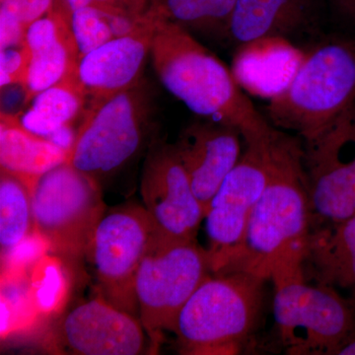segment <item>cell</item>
Here are the masks:
<instances>
[{"mask_svg": "<svg viewBox=\"0 0 355 355\" xmlns=\"http://www.w3.org/2000/svg\"><path fill=\"white\" fill-rule=\"evenodd\" d=\"M140 195L159 236L169 241H196L205 212L174 144L153 140L144 159Z\"/></svg>", "mask_w": 355, "mask_h": 355, "instance_id": "cell-12", "label": "cell"}, {"mask_svg": "<svg viewBox=\"0 0 355 355\" xmlns=\"http://www.w3.org/2000/svg\"><path fill=\"white\" fill-rule=\"evenodd\" d=\"M338 355H355V336L343 345Z\"/></svg>", "mask_w": 355, "mask_h": 355, "instance_id": "cell-29", "label": "cell"}, {"mask_svg": "<svg viewBox=\"0 0 355 355\" xmlns=\"http://www.w3.org/2000/svg\"><path fill=\"white\" fill-rule=\"evenodd\" d=\"M146 336L139 318L101 296L69 311L55 330L62 350L78 355L140 354L146 349Z\"/></svg>", "mask_w": 355, "mask_h": 355, "instance_id": "cell-13", "label": "cell"}, {"mask_svg": "<svg viewBox=\"0 0 355 355\" xmlns=\"http://www.w3.org/2000/svg\"><path fill=\"white\" fill-rule=\"evenodd\" d=\"M302 58L286 39L261 40L242 46L232 72L240 85L272 99L288 85Z\"/></svg>", "mask_w": 355, "mask_h": 355, "instance_id": "cell-20", "label": "cell"}, {"mask_svg": "<svg viewBox=\"0 0 355 355\" xmlns=\"http://www.w3.org/2000/svg\"><path fill=\"white\" fill-rule=\"evenodd\" d=\"M212 275L209 254L197 240L174 242L154 230L135 280L139 320L156 352L174 331L182 308Z\"/></svg>", "mask_w": 355, "mask_h": 355, "instance_id": "cell-6", "label": "cell"}, {"mask_svg": "<svg viewBox=\"0 0 355 355\" xmlns=\"http://www.w3.org/2000/svg\"><path fill=\"white\" fill-rule=\"evenodd\" d=\"M355 102V43L333 40L303 53L288 85L270 99L275 128L316 137Z\"/></svg>", "mask_w": 355, "mask_h": 355, "instance_id": "cell-4", "label": "cell"}, {"mask_svg": "<svg viewBox=\"0 0 355 355\" xmlns=\"http://www.w3.org/2000/svg\"><path fill=\"white\" fill-rule=\"evenodd\" d=\"M237 0H148V11L191 33L225 36Z\"/></svg>", "mask_w": 355, "mask_h": 355, "instance_id": "cell-22", "label": "cell"}, {"mask_svg": "<svg viewBox=\"0 0 355 355\" xmlns=\"http://www.w3.org/2000/svg\"><path fill=\"white\" fill-rule=\"evenodd\" d=\"M30 189L35 233L55 253L84 258L108 209L99 184L65 162L44 173Z\"/></svg>", "mask_w": 355, "mask_h": 355, "instance_id": "cell-8", "label": "cell"}, {"mask_svg": "<svg viewBox=\"0 0 355 355\" xmlns=\"http://www.w3.org/2000/svg\"><path fill=\"white\" fill-rule=\"evenodd\" d=\"M28 60H29V55L25 44L24 46H17V48L0 51L1 88L11 84L22 85L26 69H27Z\"/></svg>", "mask_w": 355, "mask_h": 355, "instance_id": "cell-24", "label": "cell"}, {"mask_svg": "<svg viewBox=\"0 0 355 355\" xmlns=\"http://www.w3.org/2000/svg\"><path fill=\"white\" fill-rule=\"evenodd\" d=\"M241 130L207 120L195 121L182 130L175 150L205 214L212 198L241 158Z\"/></svg>", "mask_w": 355, "mask_h": 355, "instance_id": "cell-14", "label": "cell"}, {"mask_svg": "<svg viewBox=\"0 0 355 355\" xmlns=\"http://www.w3.org/2000/svg\"><path fill=\"white\" fill-rule=\"evenodd\" d=\"M69 149L31 132L16 114H0V168L32 184L69 158Z\"/></svg>", "mask_w": 355, "mask_h": 355, "instance_id": "cell-19", "label": "cell"}, {"mask_svg": "<svg viewBox=\"0 0 355 355\" xmlns=\"http://www.w3.org/2000/svg\"><path fill=\"white\" fill-rule=\"evenodd\" d=\"M303 142L312 226L355 216V102Z\"/></svg>", "mask_w": 355, "mask_h": 355, "instance_id": "cell-10", "label": "cell"}, {"mask_svg": "<svg viewBox=\"0 0 355 355\" xmlns=\"http://www.w3.org/2000/svg\"><path fill=\"white\" fill-rule=\"evenodd\" d=\"M153 100L146 81L90 101L73 137L67 162L104 191L110 182L148 149Z\"/></svg>", "mask_w": 355, "mask_h": 355, "instance_id": "cell-3", "label": "cell"}, {"mask_svg": "<svg viewBox=\"0 0 355 355\" xmlns=\"http://www.w3.org/2000/svg\"><path fill=\"white\" fill-rule=\"evenodd\" d=\"M55 6V0H0V9L10 13L25 27L46 15Z\"/></svg>", "mask_w": 355, "mask_h": 355, "instance_id": "cell-25", "label": "cell"}, {"mask_svg": "<svg viewBox=\"0 0 355 355\" xmlns=\"http://www.w3.org/2000/svg\"><path fill=\"white\" fill-rule=\"evenodd\" d=\"M312 22V0H237L225 36L240 46L261 40H286Z\"/></svg>", "mask_w": 355, "mask_h": 355, "instance_id": "cell-18", "label": "cell"}, {"mask_svg": "<svg viewBox=\"0 0 355 355\" xmlns=\"http://www.w3.org/2000/svg\"><path fill=\"white\" fill-rule=\"evenodd\" d=\"M88 6L127 7L147 13L148 0H55L53 9L69 23L70 16L74 11Z\"/></svg>", "mask_w": 355, "mask_h": 355, "instance_id": "cell-26", "label": "cell"}, {"mask_svg": "<svg viewBox=\"0 0 355 355\" xmlns=\"http://www.w3.org/2000/svg\"><path fill=\"white\" fill-rule=\"evenodd\" d=\"M340 12L355 22V0H334Z\"/></svg>", "mask_w": 355, "mask_h": 355, "instance_id": "cell-28", "label": "cell"}, {"mask_svg": "<svg viewBox=\"0 0 355 355\" xmlns=\"http://www.w3.org/2000/svg\"><path fill=\"white\" fill-rule=\"evenodd\" d=\"M272 130L265 137L244 140L241 158L207 210L205 228L209 243L207 251L212 275H219L227 266L265 190L268 178V142Z\"/></svg>", "mask_w": 355, "mask_h": 355, "instance_id": "cell-11", "label": "cell"}, {"mask_svg": "<svg viewBox=\"0 0 355 355\" xmlns=\"http://www.w3.org/2000/svg\"><path fill=\"white\" fill-rule=\"evenodd\" d=\"M273 317L286 354L338 355L355 336V303L305 277L275 282Z\"/></svg>", "mask_w": 355, "mask_h": 355, "instance_id": "cell-7", "label": "cell"}, {"mask_svg": "<svg viewBox=\"0 0 355 355\" xmlns=\"http://www.w3.org/2000/svg\"><path fill=\"white\" fill-rule=\"evenodd\" d=\"M303 270L305 279L349 292L355 303V216L311 228Z\"/></svg>", "mask_w": 355, "mask_h": 355, "instance_id": "cell-17", "label": "cell"}, {"mask_svg": "<svg viewBox=\"0 0 355 355\" xmlns=\"http://www.w3.org/2000/svg\"><path fill=\"white\" fill-rule=\"evenodd\" d=\"M25 27L20 21L6 11L0 9V49L17 48L24 46Z\"/></svg>", "mask_w": 355, "mask_h": 355, "instance_id": "cell-27", "label": "cell"}, {"mask_svg": "<svg viewBox=\"0 0 355 355\" xmlns=\"http://www.w3.org/2000/svg\"><path fill=\"white\" fill-rule=\"evenodd\" d=\"M87 100L77 69L72 70L60 83L37 95L20 121L31 132L51 137L69 128L83 112Z\"/></svg>", "mask_w": 355, "mask_h": 355, "instance_id": "cell-21", "label": "cell"}, {"mask_svg": "<svg viewBox=\"0 0 355 355\" xmlns=\"http://www.w3.org/2000/svg\"><path fill=\"white\" fill-rule=\"evenodd\" d=\"M155 230L144 205L107 209L86 247L99 296L139 319L135 280Z\"/></svg>", "mask_w": 355, "mask_h": 355, "instance_id": "cell-9", "label": "cell"}, {"mask_svg": "<svg viewBox=\"0 0 355 355\" xmlns=\"http://www.w3.org/2000/svg\"><path fill=\"white\" fill-rule=\"evenodd\" d=\"M268 149V183L242 242L221 273L245 272L275 284L305 277L312 216L302 139L273 128Z\"/></svg>", "mask_w": 355, "mask_h": 355, "instance_id": "cell-1", "label": "cell"}, {"mask_svg": "<svg viewBox=\"0 0 355 355\" xmlns=\"http://www.w3.org/2000/svg\"><path fill=\"white\" fill-rule=\"evenodd\" d=\"M150 58L166 90L200 118L239 128L244 140L272 130L233 72L182 26L156 17Z\"/></svg>", "mask_w": 355, "mask_h": 355, "instance_id": "cell-2", "label": "cell"}, {"mask_svg": "<svg viewBox=\"0 0 355 355\" xmlns=\"http://www.w3.org/2000/svg\"><path fill=\"white\" fill-rule=\"evenodd\" d=\"M25 46L29 55L22 88L24 103L60 83L77 69L80 55L69 23L51 9L27 28Z\"/></svg>", "mask_w": 355, "mask_h": 355, "instance_id": "cell-16", "label": "cell"}, {"mask_svg": "<svg viewBox=\"0 0 355 355\" xmlns=\"http://www.w3.org/2000/svg\"><path fill=\"white\" fill-rule=\"evenodd\" d=\"M266 282L245 272L207 277L177 318L173 333L181 354H238L258 324Z\"/></svg>", "mask_w": 355, "mask_h": 355, "instance_id": "cell-5", "label": "cell"}, {"mask_svg": "<svg viewBox=\"0 0 355 355\" xmlns=\"http://www.w3.org/2000/svg\"><path fill=\"white\" fill-rule=\"evenodd\" d=\"M148 14L135 31L116 37L80 58L77 76L90 101L128 90L144 80L156 25V17Z\"/></svg>", "mask_w": 355, "mask_h": 355, "instance_id": "cell-15", "label": "cell"}, {"mask_svg": "<svg viewBox=\"0 0 355 355\" xmlns=\"http://www.w3.org/2000/svg\"><path fill=\"white\" fill-rule=\"evenodd\" d=\"M35 234L31 189L20 178L0 171L1 257Z\"/></svg>", "mask_w": 355, "mask_h": 355, "instance_id": "cell-23", "label": "cell"}]
</instances>
